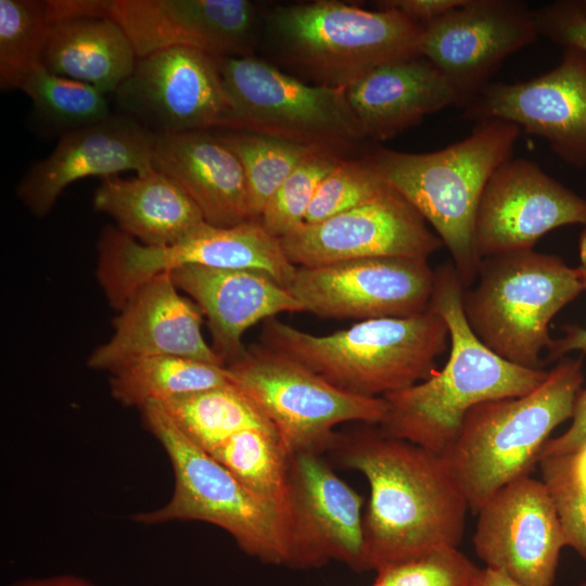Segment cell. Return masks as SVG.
Masks as SVG:
<instances>
[{
  "label": "cell",
  "instance_id": "obj_14",
  "mask_svg": "<svg viewBox=\"0 0 586 586\" xmlns=\"http://www.w3.org/2000/svg\"><path fill=\"white\" fill-rule=\"evenodd\" d=\"M420 52L445 76L464 109L506 58L538 35L534 10L521 0H464L422 26Z\"/></svg>",
  "mask_w": 586,
  "mask_h": 586
},
{
  "label": "cell",
  "instance_id": "obj_25",
  "mask_svg": "<svg viewBox=\"0 0 586 586\" xmlns=\"http://www.w3.org/2000/svg\"><path fill=\"white\" fill-rule=\"evenodd\" d=\"M362 138L391 139L424 117L457 105L445 76L423 55L381 65L345 88Z\"/></svg>",
  "mask_w": 586,
  "mask_h": 586
},
{
  "label": "cell",
  "instance_id": "obj_11",
  "mask_svg": "<svg viewBox=\"0 0 586 586\" xmlns=\"http://www.w3.org/2000/svg\"><path fill=\"white\" fill-rule=\"evenodd\" d=\"M187 265L253 270L285 289L297 269L280 239L260 222L232 227L204 222L188 238L168 246L144 245L126 233L115 234L104 253L103 277L110 291L124 300L151 278Z\"/></svg>",
  "mask_w": 586,
  "mask_h": 586
},
{
  "label": "cell",
  "instance_id": "obj_10",
  "mask_svg": "<svg viewBox=\"0 0 586 586\" xmlns=\"http://www.w3.org/2000/svg\"><path fill=\"white\" fill-rule=\"evenodd\" d=\"M227 130L265 133L341 156L364 140L345 88L306 84L253 55L219 58Z\"/></svg>",
  "mask_w": 586,
  "mask_h": 586
},
{
  "label": "cell",
  "instance_id": "obj_24",
  "mask_svg": "<svg viewBox=\"0 0 586 586\" xmlns=\"http://www.w3.org/2000/svg\"><path fill=\"white\" fill-rule=\"evenodd\" d=\"M153 168L177 183L205 222L232 227L252 221L243 167L219 133H154Z\"/></svg>",
  "mask_w": 586,
  "mask_h": 586
},
{
  "label": "cell",
  "instance_id": "obj_39",
  "mask_svg": "<svg viewBox=\"0 0 586 586\" xmlns=\"http://www.w3.org/2000/svg\"><path fill=\"white\" fill-rule=\"evenodd\" d=\"M571 419L572 423L564 433L545 443L538 460L548 456L575 454L586 445V388L578 392Z\"/></svg>",
  "mask_w": 586,
  "mask_h": 586
},
{
  "label": "cell",
  "instance_id": "obj_40",
  "mask_svg": "<svg viewBox=\"0 0 586 586\" xmlns=\"http://www.w3.org/2000/svg\"><path fill=\"white\" fill-rule=\"evenodd\" d=\"M578 266L576 267L584 291H586V226L583 227L578 237ZM564 335L553 339L548 351L546 362H556L568 353L581 351L586 353V327L574 324L562 328Z\"/></svg>",
  "mask_w": 586,
  "mask_h": 586
},
{
  "label": "cell",
  "instance_id": "obj_35",
  "mask_svg": "<svg viewBox=\"0 0 586 586\" xmlns=\"http://www.w3.org/2000/svg\"><path fill=\"white\" fill-rule=\"evenodd\" d=\"M387 186L369 155L359 160L342 158L320 183L304 222H321L355 208Z\"/></svg>",
  "mask_w": 586,
  "mask_h": 586
},
{
  "label": "cell",
  "instance_id": "obj_20",
  "mask_svg": "<svg viewBox=\"0 0 586 586\" xmlns=\"http://www.w3.org/2000/svg\"><path fill=\"white\" fill-rule=\"evenodd\" d=\"M463 116L506 120L547 141L563 162L586 166V55L564 48L560 63L526 81L491 82Z\"/></svg>",
  "mask_w": 586,
  "mask_h": 586
},
{
  "label": "cell",
  "instance_id": "obj_42",
  "mask_svg": "<svg viewBox=\"0 0 586 586\" xmlns=\"http://www.w3.org/2000/svg\"><path fill=\"white\" fill-rule=\"evenodd\" d=\"M8 586H98L92 581L82 576L62 573L40 577H26L14 581Z\"/></svg>",
  "mask_w": 586,
  "mask_h": 586
},
{
  "label": "cell",
  "instance_id": "obj_32",
  "mask_svg": "<svg viewBox=\"0 0 586 586\" xmlns=\"http://www.w3.org/2000/svg\"><path fill=\"white\" fill-rule=\"evenodd\" d=\"M18 89L31 100L39 119L62 136L113 115L105 94L99 89L54 74L43 64L35 67Z\"/></svg>",
  "mask_w": 586,
  "mask_h": 586
},
{
  "label": "cell",
  "instance_id": "obj_6",
  "mask_svg": "<svg viewBox=\"0 0 586 586\" xmlns=\"http://www.w3.org/2000/svg\"><path fill=\"white\" fill-rule=\"evenodd\" d=\"M267 29L282 61L329 88H346L381 65L421 55L423 33L398 12L330 0L277 7Z\"/></svg>",
  "mask_w": 586,
  "mask_h": 586
},
{
  "label": "cell",
  "instance_id": "obj_18",
  "mask_svg": "<svg viewBox=\"0 0 586 586\" xmlns=\"http://www.w3.org/2000/svg\"><path fill=\"white\" fill-rule=\"evenodd\" d=\"M586 226V199L526 158H510L487 181L474 220L477 256L533 250L551 230Z\"/></svg>",
  "mask_w": 586,
  "mask_h": 586
},
{
  "label": "cell",
  "instance_id": "obj_1",
  "mask_svg": "<svg viewBox=\"0 0 586 586\" xmlns=\"http://www.w3.org/2000/svg\"><path fill=\"white\" fill-rule=\"evenodd\" d=\"M374 425L336 432L329 449L370 487L364 517L367 570L458 548L469 507L442 456Z\"/></svg>",
  "mask_w": 586,
  "mask_h": 586
},
{
  "label": "cell",
  "instance_id": "obj_29",
  "mask_svg": "<svg viewBox=\"0 0 586 586\" xmlns=\"http://www.w3.org/2000/svg\"><path fill=\"white\" fill-rule=\"evenodd\" d=\"M110 372L112 396L139 408L231 382L225 366L173 355L135 358Z\"/></svg>",
  "mask_w": 586,
  "mask_h": 586
},
{
  "label": "cell",
  "instance_id": "obj_38",
  "mask_svg": "<svg viewBox=\"0 0 586 586\" xmlns=\"http://www.w3.org/2000/svg\"><path fill=\"white\" fill-rule=\"evenodd\" d=\"M539 36L586 55V0H557L534 10Z\"/></svg>",
  "mask_w": 586,
  "mask_h": 586
},
{
  "label": "cell",
  "instance_id": "obj_4",
  "mask_svg": "<svg viewBox=\"0 0 586 586\" xmlns=\"http://www.w3.org/2000/svg\"><path fill=\"white\" fill-rule=\"evenodd\" d=\"M520 130L489 118L479 120L463 140L437 151L378 148L368 154L384 181L433 227L464 289L476 279L482 260L473 241L482 193L494 171L511 158Z\"/></svg>",
  "mask_w": 586,
  "mask_h": 586
},
{
  "label": "cell",
  "instance_id": "obj_30",
  "mask_svg": "<svg viewBox=\"0 0 586 586\" xmlns=\"http://www.w3.org/2000/svg\"><path fill=\"white\" fill-rule=\"evenodd\" d=\"M209 455L252 494L277 509L282 519L289 455L278 434L247 429L228 438Z\"/></svg>",
  "mask_w": 586,
  "mask_h": 586
},
{
  "label": "cell",
  "instance_id": "obj_26",
  "mask_svg": "<svg viewBox=\"0 0 586 586\" xmlns=\"http://www.w3.org/2000/svg\"><path fill=\"white\" fill-rule=\"evenodd\" d=\"M93 206L114 218L123 232L150 246L178 243L205 222L186 192L154 168L129 179L103 178Z\"/></svg>",
  "mask_w": 586,
  "mask_h": 586
},
{
  "label": "cell",
  "instance_id": "obj_7",
  "mask_svg": "<svg viewBox=\"0 0 586 586\" xmlns=\"http://www.w3.org/2000/svg\"><path fill=\"white\" fill-rule=\"evenodd\" d=\"M463 313L475 335L506 360L543 369L552 318L584 291L579 272L555 254L534 250L482 258Z\"/></svg>",
  "mask_w": 586,
  "mask_h": 586
},
{
  "label": "cell",
  "instance_id": "obj_34",
  "mask_svg": "<svg viewBox=\"0 0 586 586\" xmlns=\"http://www.w3.org/2000/svg\"><path fill=\"white\" fill-rule=\"evenodd\" d=\"M343 157L317 152L285 179L265 206L259 222L273 237L282 239L304 222L322 180Z\"/></svg>",
  "mask_w": 586,
  "mask_h": 586
},
{
  "label": "cell",
  "instance_id": "obj_33",
  "mask_svg": "<svg viewBox=\"0 0 586 586\" xmlns=\"http://www.w3.org/2000/svg\"><path fill=\"white\" fill-rule=\"evenodd\" d=\"M54 21L49 2L0 0V87L18 89L42 63Z\"/></svg>",
  "mask_w": 586,
  "mask_h": 586
},
{
  "label": "cell",
  "instance_id": "obj_5",
  "mask_svg": "<svg viewBox=\"0 0 586 586\" xmlns=\"http://www.w3.org/2000/svg\"><path fill=\"white\" fill-rule=\"evenodd\" d=\"M583 382V358L564 356L532 392L467 412L456 441L441 456L472 513L508 483L530 475L551 432L572 417Z\"/></svg>",
  "mask_w": 586,
  "mask_h": 586
},
{
  "label": "cell",
  "instance_id": "obj_21",
  "mask_svg": "<svg viewBox=\"0 0 586 586\" xmlns=\"http://www.w3.org/2000/svg\"><path fill=\"white\" fill-rule=\"evenodd\" d=\"M154 133L126 115L61 136L56 146L35 163L17 186V195L36 215L53 207L71 183L91 176L106 178L153 168Z\"/></svg>",
  "mask_w": 586,
  "mask_h": 586
},
{
  "label": "cell",
  "instance_id": "obj_9",
  "mask_svg": "<svg viewBox=\"0 0 586 586\" xmlns=\"http://www.w3.org/2000/svg\"><path fill=\"white\" fill-rule=\"evenodd\" d=\"M226 369L230 381L275 426L289 456L329 450L336 425L346 422L379 425L386 413L383 397L341 390L263 344L245 347Z\"/></svg>",
  "mask_w": 586,
  "mask_h": 586
},
{
  "label": "cell",
  "instance_id": "obj_27",
  "mask_svg": "<svg viewBox=\"0 0 586 586\" xmlns=\"http://www.w3.org/2000/svg\"><path fill=\"white\" fill-rule=\"evenodd\" d=\"M138 56L120 26L109 17L84 16L53 24L42 63L50 72L115 92Z\"/></svg>",
  "mask_w": 586,
  "mask_h": 586
},
{
  "label": "cell",
  "instance_id": "obj_22",
  "mask_svg": "<svg viewBox=\"0 0 586 586\" xmlns=\"http://www.w3.org/2000/svg\"><path fill=\"white\" fill-rule=\"evenodd\" d=\"M169 272L138 286L115 320L112 337L88 359L109 370L140 357L173 355L225 366L202 334V311L178 292Z\"/></svg>",
  "mask_w": 586,
  "mask_h": 586
},
{
  "label": "cell",
  "instance_id": "obj_3",
  "mask_svg": "<svg viewBox=\"0 0 586 586\" xmlns=\"http://www.w3.org/2000/svg\"><path fill=\"white\" fill-rule=\"evenodd\" d=\"M449 332L434 309L358 321L316 335L278 319L265 320L260 344L316 372L336 387L383 397L430 378L448 347Z\"/></svg>",
  "mask_w": 586,
  "mask_h": 586
},
{
  "label": "cell",
  "instance_id": "obj_41",
  "mask_svg": "<svg viewBox=\"0 0 586 586\" xmlns=\"http://www.w3.org/2000/svg\"><path fill=\"white\" fill-rule=\"evenodd\" d=\"M463 2L464 0H380L374 3L378 10L398 12L423 26Z\"/></svg>",
  "mask_w": 586,
  "mask_h": 586
},
{
  "label": "cell",
  "instance_id": "obj_16",
  "mask_svg": "<svg viewBox=\"0 0 586 586\" xmlns=\"http://www.w3.org/2000/svg\"><path fill=\"white\" fill-rule=\"evenodd\" d=\"M296 267L375 257L425 258L444 246L418 211L387 186L370 201L280 239Z\"/></svg>",
  "mask_w": 586,
  "mask_h": 586
},
{
  "label": "cell",
  "instance_id": "obj_28",
  "mask_svg": "<svg viewBox=\"0 0 586 586\" xmlns=\"http://www.w3.org/2000/svg\"><path fill=\"white\" fill-rule=\"evenodd\" d=\"M157 404L180 431L207 454L247 429L278 434L258 407L232 382Z\"/></svg>",
  "mask_w": 586,
  "mask_h": 586
},
{
  "label": "cell",
  "instance_id": "obj_2",
  "mask_svg": "<svg viewBox=\"0 0 586 586\" xmlns=\"http://www.w3.org/2000/svg\"><path fill=\"white\" fill-rule=\"evenodd\" d=\"M463 292L453 264L434 270L430 307L448 327V359L426 380L383 396L386 413L379 428L437 455L456 441L473 406L523 396L539 386L549 372L518 366L489 349L466 319Z\"/></svg>",
  "mask_w": 586,
  "mask_h": 586
},
{
  "label": "cell",
  "instance_id": "obj_8",
  "mask_svg": "<svg viewBox=\"0 0 586 586\" xmlns=\"http://www.w3.org/2000/svg\"><path fill=\"white\" fill-rule=\"evenodd\" d=\"M145 425L171 462L175 486L162 507L135 513L143 525L202 521L225 530L249 556L284 565L282 519L221 463L192 443L157 403L141 408Z\"/></svg>",
  "mask_w": 586,
  "mask_h": 586
},
{
  "label": "cell",
  "instance_id": "obj_17",
  "mask_svg": "<svg viewBox=\"0 0 586 586\" xmlns=\"http://www.w3.org/2000/svg\"><path fill=\"white\" fill-rule=\"evenodd\" d=\"M91 16L117 23L138 59L171 47L229 58L250 55L258 13L247 0H92Z\"/></svg>",
  "mask_w": 586,
  "mask_h": 586
},
{
  "label": "cell",
  "instance_id": "obj_13",
  "mask_svg": "<svg viewBox=\"0 0 586 586\" xmlns=\"http://www.w3.org/2000/svg\"><path fill=\"white\" fill-rule=\"evenodd\" d=\"M218 59L191 47H171L138 59L114 92L122 114L153 133L227 129L231 104Z\"/></svg>",
  "mask_w": 586,
  "mask_h": 586
},
{
  "label": "cell",
  "instance_id": "obj_44",
  "mask_svg": "<svg viewBox=\"0 0 586 586\" xmlns=\"http://www.w3.org/2000/svg\"><path fill=\"white\" fill-rule=\"evenodd\" d=\"M577 472L586 484V445L574 454Z\"/></svg>",
  "mask_w": 586,
  "mask_h": 586
},
{
  "label": "cell",
  "instance_id": "obj_23",
  "mask_svg": "<svg viewBox=\"0 0 586 586\" xmlns=\"http://www.w3.org/2000/svg\"><path fill=\"white\" fill-rule=\"evenodd\" d=\"M169 275L207 318L212 347L225 367L242 355L243 334L255 323L303 311L288 289L262 272L187 265Z\"/></svg>",
  "mask_w": 586,
  "mask_h": 586
},
{
  "label": "cell",
  "instance_id": "obj_37",
  "mask_svg": "<svg viewBox=\"0 0 586 586\" xmlns=\"http://www.w3.org/2000/svg\"><path fill=\"white\" fill-rule=\"evenodd\" d=\"M480 572L458 548L445 547L378 570L372 586H474Z\"/></svg>",
  "mask_w": 586,
  "mask_h": 586
},
{
  "label": "cell",
  "instance_id": "obj_36",
  "mask_svg": "<svg viewBox=\"0 0 586 586\" xmlns=\"http://www.w3.org/2000/svg\"><path fill=\"white\" fill-rule=\"evenodd\" d=\"M538 464L566 546L586 561V484L577 472L574 454L543 457Z\"/></svg>",
  "mask_w": 586,
  "mask_h": 586
},
{
  "label": "cell",
  "instance_id": "obj_19",
  "mask_svg": "<svg viewBox=\"0 0 586 586\" xmlns=\"http://www.w3.org/2000/svg\"><path fill=\"white\" fill-rule=\"evenodd\" d=\"M473 547L487 568L525 586H552L565 537L543 481L524 475L477 512Z\"/></svg>",
  "mask_w": 586,
  "mask_h": 586
},
{
  "label": "cell",
  "instance_id": "obj_12",
  "mask_svg": "<svg viewBox=\"0 0 586 586\" xmlns=\"http://www.w3.org/2000/svg\"><path fill=\"white\" fill-rule=\"evenodd\" d=\"M286 485L284 565L310 569L334 560L367 571L364 498L318 453L289 456Z\"/></svg>",
  "mask_w": 586,
  "mask_h": 586
},
{
  "label": "cell",
  "instance_id": "obj_45",
  "mask_svg": "<svg viewBox=\"0 0 586 586\" xmlns=\"http://www.w3.org/2000/svg\"><path fill=\"white\" fill-rule=\"evenodd\" d=\"M577 586H586V582H584V583H581V584H579V585H577Z\"/></svg>",
  "mask_w": 586,
  "mask_h": 586
},
{
  "label": "cell",
  "instance_id": "obj_15",
  "mask_svg": "<svg viewBox=\"0 0 586 586\" xmlns=\"http://www.w3.org/2000/svg\"><path fill=\"white\" fill-rule=\"evenodd\" d=\"M434 270L425 258L375 257L297 267L288 288L303 311L359 321L429 309Z\"/></svg>",
  "mask_w": 586,
  "mask_h": 586
},
{
  "label": "cell",
  "instance_id": "obj_43",
  "mask_svg": "<svg viewBox=\"0 0 586 586\" xmlns=\"http://www.w3.org/2000/svg\"><path fill=\"white\" fill-rule=\"evenodd\" d=\"M474 586H525L504 572L485 566L481 569Z\"/></svg>",
  "mask_w": 586,
  "mask_h": 586
},
{
  "label": "cell",
  "instance_id": "obj_31",
  "mask_svg": "<svg viewBox=\"0 0 586 586\" xmlns=\"http://www.w3.org/2000/svg\"><path fill=\"white\" fill-rule=\"evenodd\" d=\"M219 136L243 167L251 219L258 222L265 206L285 179L306 158L322 151L253 131L228 130Z\"/></svg>",
  "mask_w": 586,
  "mask_h": 586
}]
</instances>
